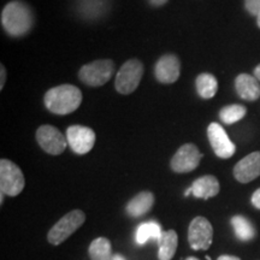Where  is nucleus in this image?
<instances>
[{"label":"nucleus","instance_id":"nucleus-30","mask_svg":"<svg viewBox=\"0 0 260 260\" xmlns=\"http://www.w3.org/2000/svg\"><path fill=\"white\" fill-rule=\"evenodd\" d=\"M111 260H125L124 258H123L122 255H119V254H116V255H113L112 256V259Z\"/></svg>","mask_w":260,"mask_h":260},{"label":"nucleus","instance_id":"nucleus-25","mask_svg":"<svg viewBox=\"0 0 260 260\" xmlns=\"http://www.w3.org/2000/svg\"><path fill=\"white\" fill-rule=\"evenodd\" d=\"M252 204L253 206L256 207V209L260 210V188L256 189L252 195Z\"/></svg>","mask_w":260,"mask_h":260},{"label":"nucleus","instance_id":"nucleus-9","mask_svg":"<svg viewBox=\"0 0 260 260\" xmlns=\"http://www.w3.org/2000/svg\"><path fill=\"white\" fill-rule=\"evenodd\" d=\"M203 154L193 144H186L177 149L171 159V169L177 174H186L199 167Z\"/></svg>","mask_w":260,"mask_h":260},{"label":"nucleus","instance_id":"nucleus-14","mask_svg":"<svg viewBox=\"0 0 260 260\" xmlns=\"http://www.w3.org/2000/svg\"><path fill=\"white\" fill-rule=\"evenodd\" d=\"M110 8V0H76V10L81 17L89 19L100 18Z\"/></svg>","mask_w":260,"mask_h":260},{"label":"nucleus","instance_id":"nucleus-23","mask_svg":"<svg viewBox=\"0 0 260 260\" xmlns=\"http://www.w3.org/2000/svg\"><path fill=\"white\" fill-rule=\"evenodd\" d=\"M247 110L242 105H229L223 107L219 112V117L222 122L225 124H234V123L241 121L243 117L246 116Z\"/></svg>","mask_w":260,"mask_h":260},{"label":"nucleus","instance_id":"nucleus-20","mask_svg":"<svg viewBox=\"0 0 260 260\" xmlns=\"http://www.w3.org/2000/svg\"><path fill=\"white\" fill-rule=\"evenodd\" d=\"M89 256L92 260H111L112 247L111 242L106 237H98L89 246Z\"/></svg>","mask_w":260,"mask_h":260},{"label":"nucleus","instance_id":"nucleus-2","mask_svg":"<svg viewBox=\"0 0 260 260\" xmlns=\"http://www.w3.org/2000/svg\"><path fill=\"white\" fill-rule=\"evenodd\" d=\"M82 103V93L73 84H61L51 88L45 95V105L52 113L69 115Z\"/></svg>","mask_w":260,"mask_h":260},{"label":"nucleus","instance_id":"nucleus-8","mask_svg":"<svg viewBox=\"0 0 260 260\" xmlns=\"http://www.w3.org/2000/svg\"><path fill=\"white\" fill-rule=\"evenodd\" d=\"M37 141L46 153L52 155L61 154L68 146L67 138L52 125H42L38 129Z\"/></svg>","mask_w":260,"mask_h":260},{"label":"nucleus","instance_id":"nucleus-31","mask_svg":"<svg viewBox=\"0 0 260 260\" xmlns=\"http://www.w3.org/2000/svg\"><path fill=\"white\" fill-rule=\"evenodd\" d=\"M256 22H258V27L260 28V12H259V15L256 16Z\"/></svg>","mask_w":260,"mask_h":260},{"label":"nucleus","instance_id":"nucleus-22","mask_svg":"<svg viewBox=\"0 0 260 260\" xmlns=\"http://www.w3.org/2000/svg\"><path fill=\"white\" fill-rule=\"evenodd\" d=\"M161 234V226L157 222L142 223L136 230V242L139 245H145L149 240H159Z\"/></svg>","mask_w":260,"mask_h":260},{"label":"nucleus","instance_id":"nucleus-5","mask_svg":"<svg viewBox=\"0 0 260 260\" xmlns=\"http://www.w3.org/2000/svg\"><path fill=\"white\" fill-rule=\"evenodd\" d=\"M23 172L9 159L0 160V189L9 197H16L24 189Z\"/></svg>","mask_w":260,"mask_h":260},{"label":"nucleus","instance_id":"nucleus-27","mask_svg":"<svg viewBox=\"0 0 260 260\" xmlns=\"http://www.w3.org/2000/svg\"><path fill=\"white\" fill-rule=\"evenodd\" d=\"M153 6H162L164 4H167L168 0H148Z\"/></svg>","mask_w":260,"mask_h":260},{"label":"nucleus","instance_id":"nucleus-32","mask_svg":"<svg viewBox=\"0 0 260 260\" xmlns=\"http://www.w3.org/2000/svg\"><path fill=\"white\" fill-rule=\"evenodd\" d=\"M186 260H199V259L195 258V256H189V258H187Z\"/></svg>","mask_w":260,"mask_h":260},{"label":"nucleus","instance_id":"nucleus-18","mask_svg":"<svg viewBox=\"0 0 260 260\" xmlns=\"http://www.w3.org/2000/svg\"><path fill=\"white\" fill-rule=\"evenodd\" d=\"M178 237L175 230L162 232L161 237L158 240V258L159 260H171L176 253Z\"/></svg>","mask_w":260,"mask_h":260},{"label":"nucleus","instance_id":"nucleus-12","mask_svg":"<svg viewBox=\"0 0 260 260\" xmlns=\"http://www.w3.org/2000/svg\"><path fill=\"white\" fill-rule=\"evenodd\" d=\"M159 82L170 84L176 82L181 74V63L174 54H165L157 61L154 69Z\"/></svg>","mask_w":260,"mask_h":260},{"label":"nucleus","instance_id":"nucleus-11","mask_svg":"<svg viewBox=\"0 0 260 260\" xmlns=\"http://www.w3.org/2000/svg\"><path fill=\"white\" fill-rule=\"evenodd\" d=\"M207 135H209L210 144L212 146L213 152L216 153L217 157L222 159L233 157L236 151V147L232 142V140L229 139L222 125L218 124V123H211L209 129H207Z\"/></svg>","mask_w":260,"mask_h":260},{"label":"nucleus","instance_id":"nucleus-1","mask_svg":"<svg viewBox=\"0 0 260 260\" xmlns=\"http://www.w3.org/2000/svg\"><path fill=\"white\" fill-rule=\"evenodd\" d=\"M2 24L11 37H23L34 25V14L28 4L15 0L3 9Z\"/></svg>","mask_w":260,"mask_h":260},{"label":"nucleus","instance_id":"nucleus-28","mask_svg":"<svg viewBox=\"0 0 260 260\" xmlns=\"http://www.w3.org/2000/svg\"><path fill=\"white\" fill-rule=\"evenodd\" d=\"M217 260H241L239 256H234V255H220Z\"/></svg>","mask_w":260,"mask_h":260},{"label":"nucleus","instance_id":"nucleus-26","mask_svg":"<svg viewBox=\"0 0 260 260\" xmlns=\"http://www.w3.org/2000/svg\"><path fill=\"white\" fill-rule=\"evenodd\" d=\"M0 71H2V75H0V76H2V80H0V89H3L4 88V84H5V80H6V71H5V68L3 67H0Z\"/></svg>","mask_w":260,"mask_h":260},{"label":"nucleus","instance_id":"nucleus-3","mask_svg":"<svg viewBox=\"0 0 260 260\" xmlns=\"http://www.w3.org/2000/svg\"><path fill=\"white\" fill-rule=\"evenodd\" d=\"M86 220V214L81 210L70 211L69 213L65 214L64 217L58 220L51 230L48 232L47 240L51 245H60L68 237L73 235L79 228L82 225Z\"/></svg>","mask_w":260,"mask_h":260},{"label":"nucleus","instance_id":"nucleus-24","mask_svg":"<svg viewBox=\"0 0 260 260\" xmlns=\"http://www.w3.org/2000/svg\"><path fill=\"white\" fill-rule=\"evenodd\" d=\"M246 10L253 16H258L260 12V0H245Z\"/></svg>","mask_w":260,"mask_h":260},{"label":"nucleus","instance_id":"nucleus-10","mask_svg":"<svg viewBox=\"0 0 260 260\" xmlns=\"http://www.w3.org/2000/svg\"><path fill=\"white\" fill-rule=\"evenodd\" d=\"M68 145L77 154H86L92 151L95 144V133L83 125H71L67 130Z\"/></svg>","mask_w":260,"mask_h":260},{"label":"nucleus","instance_id":"nucleus-17","mask_svg":"<svg viewBox=\"0 0 260 260\" xmlns=\"http://www.w3.org/2000/svg\"><path fill=\"white\" fill-rule=\"evenodd\" d=\"M153 204L154 195L151 191H141V193L135 195L126 205V212H128L129 216L138 218V217L148 213Z\"/></svg>","mask_w":260,"mask_h":260},{"label":"nucleus","instance_id":"nucleus-6","mask_svg":"<svg viewBox=\"0 0 260 260\" xmlns=\"http://www.w3.org/2000/svg\"><path fill=\"white\" fill-rule=\"evenodd\" d=\"M144 75V65L138 59L125 61L116 76V89L121 94H130L138 88Z\"/></svg>","mask_w":260,"mask_h":260},{"label":"nucleus","instance_id":"nucleus-15","mask_svg":"<svg viewBox=\"0 0 260 260\" xmlns=\"http://www.w3.org/2000/svg\"><path fill=\"white\" fill-rule=\"evenodd\" d=\"M189 189L195 198L207 200L219 193V182L212 175H206L195 180Z\"/></svg>","mask_w":260,"mask_h":260},{"label":"nucleus","instance_id":"nucleus-29","mask_svg":"<svg viewBox=\"0 0 260 260\" xmlns=\"http://www.w3.org/2000/svg\"><path fill=\"white\" fill-rule=\"evenodd\" d=\"M254 75H255V79L260 81V64L254 69Z\"/></svg>","mask_w":260,"mask_h":260},{"label":"nucleus","instance_id":"nucleus-7","mask_svg":"<svg viewBox=\"0 0 260 260\" xmlns=\"http://www.w3.org/2000/svg\"><path fill=\"white\" fill-rule=\"evenodd\" d=\"M213 228L205 217H195L188 229V241L195 251H205L212 245Z\"/></svg>","mask_w":260,"mask_h":260},{"label":"nucleus","instance_id":"nucleus-21","mask_svg":"<svg viewBox=\"0 0 260 260\" xmlns=\"http://www.w3.org/2000/svg\"><path fill=\"white\" fill-rule=\"evenodd\" d=\"M232 225L235 235L241 241H249L255 237V229L253 224L243 216H234L232 218Z\"/></svg>","mask_w":260,"mask_h":260},{"label":"nucleus","instance_id":"nucleus-16","mask_svg":"<svg viewBox=\"0 0 260 260\" xmlns=\"http://www.w3.org/2000/svg\"><path fill=\"white\" fill-rule=\"evenodd\" d=\"M235 87L237 94L247 102H254L260 96L258 80L248 74H241L236 77Z\"/></svg>","mask_w":260,"mask_h":260},{"label":"nucleus","instance_id":"nucleus-4","mask_svg":"<svg viewBox=\"0 0 260 260\" xmlns=\"http://www.w3.org/2000/svg\"><path fill=\"white\" fill-rule=\"evenodd\" d=\"M115 73V63L110 59L95 60L83 65L79 77L83 83L92 87H100L109 82Z\"/></svg>","mask_w":260,"mask_h":260},{"label":"nucleus","instance_id":"nucleus-13","mask_svg":"<svg viewBox=\"0 0 260 260\" xmlns=\"http://www.w3.org/2000/svg\"><path fill=\"white\" fill-rule=\"evenodd\" d=\"M234 176L241 183H248L260 176V152L242 158L234 168Z\"/></svg>","mask_w":260,"mask_h":260},{"label":"nucleus","instance_id":"nucleus-19","mask_svg":"<svg viewBox=\"0 0 260 260\" xmlns=\"http://www.w3.org/2000/svg\"><path fill=\"white\" fill-rule=\"evenodd\" d=\"M197 90L199 95L204 99H211L216 95L218 90V82L212 74L204 73L197 79Z\"/></svg>","mask_w":260,"mask_h":260}]
</instances>
